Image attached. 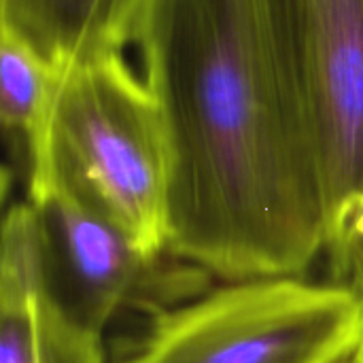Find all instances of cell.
Instances as JSON below:
<instances>
[{"label": "cell", "mask_w": 363, "mask_h": 363, "mask_svg": "<svg viewBox=\"0 0 363 363\" xmlns=\"http://www.w3.org/2000/svg\"><path fill=\"white\" fill-rule=\"evenodd\" d=\"M285 85L308 130L336 272L363 257V0H262Z\"/></svg>", "instance_id": "obj_4"}, {"label": "cell", "mask_w": 363, "mask_h": 363, "mask_svg": "<svg viewBox=\"0 0 363 363\" xmlns=\"http://www.w3.org/2000/svg\"><path fill=\"white\" fill-rule=\"evenodd\" d=\"M149 0H0V32L53 72L123 53L136 43Z\"/></svg>", "instance_id": "obj_7"}, {"label": "cell", "mask_w": 363, "mask_h": 363, "mask_svg": "<svg viewBox=\"0 0 363 363\" xmlns=\"http://www.w3.org/2000/svg\"><path fill=\"white\" fill-rule=\"evenodd\" d=\"M359 336V289L340 281H223L153 315L115 363H345Z\"/></svg>", "instance_id": "obj_3"}, {"label": "cell", "mask_w": 363, "mask_h": 363, "mask_svg": "<svg viewBox=\"0 0 363 363\" xmlns=\"http://www.w3.org/2000/svg\"><path fill=\"white\" fill-rule=\"evenodd\" d=\"M0 363H106L102 334L70 317L45 283L28 202L13 204L2 223Z\"/></svg>", "instance_id": "obj_6"}, {"label": "cell", "mask_w": 363, "mask_h": 363, "mask_svg": "<svg viewBox=\"0 0 363 363\" xmlns=\"http://www.w3.org/2000/svg\"><path fill=\"white\" fill-rule=\"evenodd\" d=\"M26 202L51 296L96 334L128 306L153 317L206 289L204 270L170 253H145L104 213L62 187H32Z\"/></svg>", "instance_id": "obj_5"}, {"label": "cell", "mask_w": 363, "mask_h": 363, "mask_svg": "<svg viewBox=\"0 0 363 363\" xmlns=\"http://www.w3.org/2000/svg\"><path fill=\"white\" fill-rule=\"evenodd\" d=\"M136 45L168 145V253L223 281L302 277L325 202L262 0H149Z\"/></svg>", "instance_id": "obj_1"}, {"label": "cell", "mask_w": 363, "mask_h": 363, "mask_svg": "<svg viewBox=\"0 0 363 363\" xmlns=\"http://www.w3.org/2000/svg\"><path fill=\"white\" fill-rule=\"evenodd\" d=\"M359 296H362V336H359V345L355 355L351 357L353 363H363V257H362V287H359Z\"/></svg>", "instance_id": "obj_9"}, {"label": "cell", "mask_w": 363, "mask_h": 363, "mask_svg": "<svg viewBox=\"0 0 363 363\" xmlns=\"http://www.w3.org/2000/svg\"><path fill=\"white\" fill-rule=\"evenodd\" d=\"M57 72L11 34L0 32V119L28 143L47 113Z\"/></svg>", "instance_id": "obj_8"}, {"label": "cell", "mask_w": 363, "mask_h": 363, "mask_svg": "<svg viewBox=\"0 0 363 363\" xmlns=\"http://www.w3.org/2000/svg\"><path fill=\"white\" fill-rule=\"evenodd\" d=\"M26 149L28 189L62 187L104 213L145 253H168L164 121L123 53L60 72Z\"/></svg>", "instance_id": "obj_2"}, {"label": "cell", "mask_w": 363, "mask_h": 363, "mask_svg": "<svg viewBox=\"0 0 363 363\" xmlns=\"http://www.w3.org/2000/svg\"><path fill=\"white\" fill-rule=\"evenodd\" d=\"M345 363H353V362H351V359H349V362H345Z\"/></svg>", "instance_id": "obj_10"}]
</instances>
